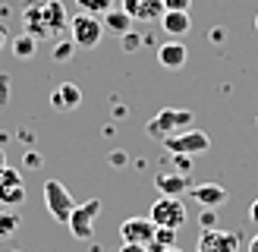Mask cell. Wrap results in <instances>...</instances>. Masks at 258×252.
Wrapping results in <instances>:
<instances>
[{"label":"cell","instance_id":"cell-8","mask_svg":"<svg viewBox=\"0 0 258 252\" xmlns=\"http://www.w3.org/2000/svg\"><path fill=\"white\" fill-rule=\"evenodd\" d=\"M154 221L151 218H126L120 224V239L123 243H139V246H148L154 239Z\"/></svg>","mask_w":258,"mask_h":252},{"label":"cell","instance_id":"cell-16","mask_svg":"<svg viewBox=\"0 0 258 252\" xmlns=\"http://www.w3.org/2000/svg\"><path fill=\"white\" fill-rule=\"evenodd\" d=\"M161 29H164L167 35L179 38V35H186V32L192 29V19H189V13H183V10H164V16H161Z\"/></svg>","mask_w":258,"mask_h":252},{"label":"cell","instance_id":"cell-31","mask_svg":"<svg viewBox=\"0 0 258 252\" xmlns=\"http://www.w3.org/2000/svg\"><path fill=\"white\" fill-rule=\"evenodd\" d=\"M249 252H258V233H255V236L249 239Z\"/></svg>","mask_w":258,"mask_h":252},{"label":"cell","instance_id":"cell-11","mask_svg":"<svg viewBox=\"0 0 258 252\" xmlns=\"http://www.w3.org/2000/svg\"><path fill=\"white\" fill-rule=\"evenodd\" d=\"M189 196L202 208H221L227 202V189L221 183H202V186H189Z\"/></svg>","mask_w":258,"mask_h":252},{"label":"cell","instance_id":"cell-24","mask_svg":"<svg viewBox=\"0 0 258 252\" xmlns=\"http://www.w3.org/2000/svg\"><path fill=\"white\" fill-rule=\"evenodd\" d=\"M13 183H22V176H19V170L16 167H0V186H13Z\"/></svg>","mask_w":258,"mask_h":252},{"label":"cell","instance_id":"cell-14","mask_svg":"<svg viewBox=\"0 0 258 252\" xmlns=\"http://www.w3.org/2000/svg\"><path fill=\"white\" fill-rule=\"evenodd\" d=\"M41 10H44V22H47L50 35L70 29V19H67V7H63V0H41Z\"/></svg>","mask_w":258,"mask_h":252},{"label":"cell","instance_id":"cell-13","mask_svg":"<svg viewBox=\"0 0 258 252\" xmlns=\"http://www.w3.org/2000/svg\"><path fill=\"white\" fill-rule=\"evenodd\" d=\"M22 22H25V32H29L32 38H38V41L50 35L47 22H44V10H41V0H32V4L22 10Z\"/></svg>","mask_w":258,"mask_h":252},{"label":"cell","instance_id":"cell-32","mask_svg":"<svg viewBox=\"0 0 258 252\" xmlns=\"http://www.w3.org/2000/svg\"><path fill=\"white\" fill-rule=\"evenodd\" d=\"M4 44H7V29L0 25V50H4Z\"/></svg>","mask_w":258,"mask_h":252},{"label":"cell","instance_id":"cell-33","mask_svg":"<svg viewBox=\"0 0 258 252\" xmlns=\"http://www.w3.org/2000/svg\"><path fill=\"white\" fill-rule=\"evenodd\" d=\"M0 167H7V151L0 148Z\"/></svg>","mask_w":258,"mask_h":252},{"label":"cell","instance_id":"cell-4","mask_svg":"<svg viewBox=\"0 0 258 252\" xmlns=\"http://www.w3.org/2000/svg\"><path fill=\"white\" fill-rule=\"evenodd\" d=\"M70 35H73V41L76 47H82V50H92L101 44V38H104V22H101L98 16H88V13H79L73 22H70Z\"/></svg>","mask_w":258,"mask_h":252},{"label":"cell","instance_id":"cell-34","mask_svg":"<svg viewBox=\"0 0 258 252\" xmlns=\"http://www.w3.org/2000/svg\"><path fill=\"white\" fill-rule=\"evenodd\" d=\"M164 252H183V249H179V246H170V249H164Z\"/></svg>","mask_w":258,"mask_h":252},{"label":"cell","instance_id":"cell-19","mask_svg":"<svg viewBox=\"0 0 258 252\" xmlns=\"http://www.w3.org/2000/svg\"><path fill=\"white\" fill-rule=\"evenodd\" d=\"M25 202V183H13V186H0V205L4 208H16Z\"/></svg>","mask_w":258,"mask_h":252},{"label":"cell","instance_id":"cell-2","mask_svg":"<svg viewBox=\"0 0 258 252\" xmlns=\"http://www.w3.org/2000/svg\"><path fill=\"white\" fill-rule=\"evenodd\" d=\"M164 148L170 151V155H189V158H199L205 155V151L211 148V139L208 133H202V130H183V133H173V136H164L161 139Z\"/></svg>","mask_w":258,"mask_h":252},{"label":"cell","instance_id":"cell-26","mask_svg":"<svg viewBox=\"0 0 258 252\" xmlns=\"http://www.w3.org/2000/svg\"><path fill=\"white\" fill-rule=\"evenodd\" d=\"M173 164L179 167V173H189L192 170V158L189 155H173Z\"/></svg>","mask_w":258,"mask_h":252},{"label":"cell","instance_id":"cell-36","mask_svg":"<svg viewBox=\"0 0 258 252\" xmlns=\"http://www.w3.org/2000/svg\"><path fill=\"white\" fill-rule=\"evenodd\" d=\"M10 252H22V249H10Z\"/></svg>","mask_w":258,"mask_h":252},{"label":"cell","instance_id":"cell-21","mask_svg":"<svg viewBox=\"0 0 258 252\" xmlns=\"http://www.w3.org/2000/svg\"><path fill=\"white\" fill-rule=\"evenodd\" d=\"M19 224H22V218L16 211H10V208H0V236H13L19 230Z\"/></svg>","mask_w":258,"mask_h":252},{"label":"cell","instance_id":"cell-1","mask_svg":"<svg viewBox=\"0 0 258 252\" xmlns=\"http://www.w3.org/2000/svg\"><path fill=\"white\" fill-rule=\"evenodd\" d=\"M192 123H196V113H192V110H186V107H164V110H158L148 120V136L164 139V136L189 130Z\"/></svg>","mask_w":258,"mask_h":252},{"label":"cell","instance_id":"cell-29","mask_svg":"<svg viewBox=\"0 0 258 252\" xmlns=\"http://www.w3.org/2000/svg\"><path fill=\"white\" fill-rule=\"evenodd\" d=\"M148 246H139V243H123V249L120 252H145Z\"/></svg>","mask_w":258,"mask_h":252},{"label":"cell","instance_id":"cell-9","mask_svg":"<svg viewBox=\"0 0 258 252\" xmlns=\"http://www.w3.org/2000/svg\"><path fill=\"white\" fill-rule=\"evenodd\" d=\"M123 10L133 22H154L164 16V0H123Z\"/></svg>","mask_w":258,"mask_h":252},{"label":"cell","instance_id":"cell-25","mask_svg":"<svg viewBox=\"0 0 258 252\" xmlns=\"http://www.w3.org/2000/svg\"><path fill=\"white\" fill-rule=\"evenodd\" d=\"M199 224H202V230H211V227H217V214H214V208H202Z\"/></svg>","mask_w":258,"mask_h":252},{"label":"cell","instance_id":"cell-20","mask_svg":"<svg viewBox=\"0 0 258 252\" xmlns=\"http://www.w3.org/2000/svg\"><path fill=\"white\" fill-rule=\"evenodd\" d=\"M79 13H88V16H104L107 10H113V0H76Z\"/></svg>","mask_w":258,"mask_h":252},{"label":"cell","instance_id":"cell-7","mask_svg":"<svg viewBox=\"0 0 258 252\" xmlns=\"http://www.w3.org/2000/svg\"><path fill=\"white\" fill-rule=\"evenodd\" d=\"M239 246H242V236L239 233H230V230H217V227H211V230H202L199 233L196 252H239Z\"/></svg>","mask_w":258,"mask_h":252},{"label":"cell","instance_id":"cell-27","mask_svg":"<svg viewBox=\"0 0 258 252\" xmlns=\"http://www.w3.org/2000/svg\"><path fill=\"white\" fill-rule=\"evenodd\" d=\"M189 7H192V0H164V10H183V13H189Z\"/></svg>","mask_w":258,"mask_h":252},{"label":"cell","instance_id":"cell-35","mask_svg":"<svg viewBox=\"0 0 258 252\" xmlns=\"http://www.w3.org/2000/svg\"><path fill=\"white\" fill-rule=\"evenodd\" d=\"M255 32H258V13H255Z\"/></svg>","mask_w":258,"mask_h":252},{"label":"cell","instance_id":"cell-18","mask_svg":"<svg viewBox=\"0 0 258 252\" xmlns=\"http://www.w3.org/2000/svg\"><path fill=\"white\" fill-rule=\"evenodd\" d=\"M35 50H38V38H32L29 32H22V35L13 38V54H16L19 60H32Z\"/></svg>","mask_w":258,"mask_h":252},{"label":"cell","instance_id":"cell-15","mask_svg":"<svg viewBox=\"0 0 258 252\" xmlns=\"http://www.w3.org/2000/svg\"><path fill=\"white\" fill-rule=\"evenodd\" d=\"M154 186L161 189V196H183L189 193V176L186 173H158L154 176Z\"/></svg>","mask_w":258,"mask_h":252},{"label":"cell","instance_id":"cell-10","mask_svg":"<svg viewBox=\"0 0 258 252\" xmlns=\"http://www.w3.org/2000/svg\"><path fill=\"white\" fill-rule=\"evenodd\" d=\"M82 104V88L76 82H60L54 92H50V107L60 110V113H70Z\"/></svg>","mask_w":258,"mask_h":252},{"label":"cell","instance_id":"cell-22","mask_svg":"<svg viewBox=\"0 0 258 252\" xmlns=\"http://www.w3.org/2000/svg\"><path fill=\"white\" fill-rule=\"evenodd\" d=\"M73 54H76V41H73V38H70V41H57V47H54V60L57 63L73 60Z\"/></svg>","mask_w":258,"mask_h":252},{"label":"cell","instance_id":"cell-12","mask_svg":"<svg viewBox=\"0 0 258 252\" xmlns=\"http://www.w3.org/2000/svg\"><path fill=\"white\" fill-rule=\"evenodd\" d=\"M189 60V47L183 41H167L158 47V63L164 70H183Z\"/></svg>","mask_w":258,"mask_h":252},{"label":"cell","instance_id":"cell-23","mask_svg":"<svg viewBox=\"0 0 258 252\" xmlns=\"http://www.w3.org/2000/svg\"><path fill=\"white\" fill-rule=\"evenodd\" d=\"M142 41H145V38H142L139 32H133V29H129V32L120 38V44H123V50H126V54H133V50H139V47H142Z\"/></svg>","mask_w":258,"mask_h":252},{"label":"cell","instance_id":"cell-28","mask_svg":"<svg viewBox=\"0 0 258 252\" xmlns=\"http://www.w3.org/2000/svg\"><path fill=\"white\" fill-rule=\"evenodd\" d=\"M25 164H32V167H38V164H41V155H35V151H25Z\"/></svg>","mask_w":258,"mask_h":252},{"label":"cell","instance_id":"cell-3","mask_svg":"<svg viewBox=\"0 0 258 252\" xmlns=\"http://www.w3.org/2000/svg\"><path fill=\"white\" fill-rule=\"evenodd\" d=\"M154 227H170L179 230L186 224V202H179V196H161L158 202H151V214Z\"/></svg>","mask_w":258,"mask_h":252},{"label":"cell","instance_id":"cell-5","mask_svg":"<svg viewBox=\"0 0 258 252\" xmlns=\"http://www.w3.org/2000/svg\"><path fill=\"white\" fill-rule=\"evenodd\" d=\"M44 205H47L50 214H54V221L67 224L70 214H73V208H76V199H73V193L60 180L50 176V180H44Z\"/></svg>","mask_w":258,"mask_h":252},{"label":"cell","instance_id":"cell-17","mask_svg":"<svg viewBox=\"0 0 258 252\" xmlns=\"http://www.w3.org/2000/svg\"><path fill=\"white\" fill-rule=\"evenodd\" d=\"M101 22H104V32L117 35V38H123L129 29H133V19H129L126 10H107L104 16H101Z\"/></svg>","mask_w":258,"mask_h":252},{"label":"cell","instance_id":"cell-6","mask_svg":"<svg viewBox=\"0 0 258 252\" xmlns=\"http://www.w3.org/2000/svg\"><path fill=\"white\" fill-rule=\"evenodd\" d=\"M98 214H101V199L76 202V208H73L70 221H67L70 233H73L76 239H88V236L95 233V218H98Z\"/></svg>","mask_w":258,"mask_h":252},{"label":"cell","instance_id":"cell-30","mask_svg":"<svg viewBox=\"0 0 258 252\" xmlns=\"http://www.w3.org/2000/svg\"><path fill=\"white\" fill-rule=\"evenodd\" d=\"M249 221H252V224H258V199L249 205Z\"/></svg>","mask_w":258,"mask_h":252}]
</instances>
